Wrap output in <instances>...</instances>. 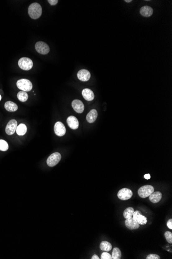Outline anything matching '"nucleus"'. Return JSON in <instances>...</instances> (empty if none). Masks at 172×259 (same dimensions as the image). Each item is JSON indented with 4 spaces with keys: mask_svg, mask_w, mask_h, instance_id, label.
I'll list each match as a JSON object with an SVG mask.
<instances>
[{
    "mask_svg": "<svg viewBox=\"0 0 172 259\" xmlns=\"http://www.w3.org/2000/svg\"><path fill=\"white\" fill-rule=\"evenodd\" d=\"M42 7L38 3H33L29 6L28 12L29 16L33 19H37L42 15Z\"/></svg>",
    "mask_w": 172,
    "mask_h": 259,
    "instance_id": "nucleus-1",
    "label": "nucleus"
},
{
    "mask_svg": "<svg viewBox=\"0 0 172 259\" xmlns=\"http://www.w3.org/2000/svg\"><path fill=\"white\" fill-rule=\"evenodd\" d=\"M17 86L19 89L26 92L30 91L33 88V84L31 81L26 79H21L18 80Z\"/></svg>",
    "mask_w": 172,
    "mask_h": 259,
    "instance_id": "nucleus-2",
    "label": "nucleus"
},
{
    "mask_svg": "<svg viewBox=\"0 0 172 259\" xmlns=\"http://www.w3.org/2000/svg\"><path fill=\"white\" fill-rule=\"evenodd\" d=\"M18 65L22 70H29L33 66V62L29 58L23 57L19 60Z\"/></svg>",
    "mask_w": 172,
    "mask_h": 259,
    "instance_id": "nucleus-3",
    "label": "nucleus"
},
{
    "mask_svg": "<svg viewBox=\"0 0 172 259\" xmlns=\"http://www.w3.org/2000/svg\"><path fill=\"white\" fill-rule=\"evenodd\" d=\"M154 191V188L151 185H145L140 188L138 191V194L141 198H145L149 197Z\"/></svg>",
    "mask_w": 172,
    "mask_h": 259,
    "instance_id": "nucleus-4",
    "label": "nucleus"
},
{
    "mask_svg": "<svg viewBox=\"0 0 172 259\" xmlns=\"http://www.w3.org/2000/svg\"><path fill=\"white\" fill-rule=\"evenodd\" d=\"M61 158V156L59 153H54L48 157L47 161V164L51 167L55 166L59 163Z\"/></svg>",
    "mask_w": 172,
    "mask_h": 259,
    "instance_id": "nucleus-5",
    "label": "nucleus"
},
{
    "mask_svg": "<svg viewBox=\"0 0 172 259\" xmlns=\"http://www.w3.org/2000/svg\"><path fill=\"white\" fill-rule=\"evenodd\" d=\"M35 49L37 52L43 55L47 54L50 52L49 46L43 41H38L36 43L35 45Z\"/></svg>",
    "mask_w": 172,
    "mask_h": 259,
    "instance_id": "nucleus-6",
    "label": "nucleus"
},
{
    "mask_svg": "<svg viewBox=\"0 0 172 259\" xmlns=\"http://www.w3.org/2000/svg\"><path fill=\"white\" fill-rule=\"evenodd\" d=\"M133 195V192L130 189L124 188L118 192V197L120 200H127L131 198Z\"/></svg>",
    "mask_w": 172,
    "mask_h": 259,
    "instance_id": "nucleus-7",
    "label": "nucleus"
},
{
    "mask_svg": "<svg viewBox=\"0 0 172 259\" xmlns=\"http://www.w3.org/2000/svg\"><path fill=\"white\" fill-rule=\"evenodd\" d=\"M17 124L18 123H17V120L14 119L9 121L5 128V132L6 134L8 135H12L14 134V133H15L16 131V129L18 126Z\"/></svg>",
    "mask_w": 172,
    "mask_h": 259,
    "instance_id": "nucleus-8",
    "label": "nucleus"
},
{
    "mask_svg": "<svg viewBox=\"0 0 172 259\" xmlns=\"http://www.w3.org/2000/svg\"><path fill=\"white\" fill-rule=\"evenodd\" d=\"M133 218L140 225H144L147 222L146 217L144 216L139 210H136L133 214Z\"/></svg>",
    "mask_w": 172,
    "mask_h": 259,
    "instance_id": "nucleus-9",
    "label": "nucleus"
},
{
    "mask_svg": "<svg viewBox=\"0 0 172 259\" xmlns=\"http://www.w3.org/2000/svg\"><path fill=\"white\" fill-rule=\"evenodd\" d=\"M54 131L55 134L59 137H62L66 133V130L64 124L61 122H56L54 126Z\"/></svg>",
    "mask_w": 172,
    "mask_h": 259,
    "instance_id": "nucleus-10",
    "label": "nucleus"
},
{
    "mask_svg": "<svg viewBox=\"0 0 172 259\" xmlns=\"http://www.w3.org/2000/svg\"><path fill=\"white\" fill-rule=\"evenodd\" d=\"M72 106L75 111L78 113H82L83 112L85 109V106L82 101L79 99H75L72 102Z\"/></svg>",
    "mask_w": 172,
    "mask_h": 259,
    "instance_id": "nucleus-11",
    "label": "nucleus"
},
{
    "mask_svg": "<svg viewBox=\"0 0 172 259\" xmlns=\"http://www.w3.org/2000/svg\"><path fill=\"white\" fill-rule=\"evenodd\" d=\"M77 78L80 81H88L91 78L90 73L87 69H81L77 73Z\"/></svg>",
    "mask_w": 172,
    "mask_h": 259,
    "instance_id": "nucleus-12",
    "label": "nucleus"
},
{
    "mask_svg": "<svg viewBox=\"0 0 172 259\" xmlns=\"http://www.w3.org/2000/svg\"><path fill=\"white\" fill-rule=\"evenodd\" d=\"M66 122L70 128L72 130H76L79 128V122L76 117L74 116H70L68 117Z\"/></svg>",
    "mask_w": 172,
    "mask_h": 259,
    "instance_id": "nucleus-13",
    "label": "nucleus"
},
{
    "mask_svg": "<svg viewBox=\"0 0 172 259\" xmlns=\"http://www.w3.org/2000/svg\"><path fill=\"white\" fill-rule=\"evenodd\" d=\"M125 223L126 227L130 230H135L138 229L140 227V224L133 219V217L128 219H126Z\"/></svg>",
    "mask_w": 172,
    "mask_h": 259,
    "instance_id": "nucleus-14",
    "label": "nucleus"
},
{
    "mask_svg": "<svg viewBox=\"0 0 172 259\" xmlns=\"http://www.w3.org/2000/svg\"><path fill=\"white\" fill-rule=\"evenodd\" d=\"M82 95L86 101H92L94 98V94L92 90H91L89 88L84 89L82 91Z\"/></svg>",
    "mask_w": 172,
    "mask_h": 259,
    "instance_id": "nucleus-15",
    "label": "nucleus"
},
{
    "mask_svg": "<svg viewBox=\"0 0 172 259\" xmlns=\"http://www.w3.org/2000/svg\"><path fill=\"white\" fill-rule=\"evenodd\" d=\"M140 12L144 17H149L153 14V9L150 6H144L141 8Z\"/></svg>",
    "mask_w": 172,
    "mask_h": 259,
    "instance_id": "nucleus-16",
    "label": "nucleus"
},
{
    "mask_svg": "<svg viewBox=\"0 0 172 259\" xmlns=\"http://www.w3.org/2000/svg\"><path fill=\"white\" fill-rule=\"evenodd\" d=\"M97 115L98 113L95 109L91 110L86 116V119L88 122H89V123H92L95 122L97 117Z\"/></svg>",
    "mask_w": 172,
    "mask_h": 259,
    "instance_id": "nucleus-17",
    "label": "nucleus"
},
{
    "mask_svg": "<svg viewBox=\"0 0 172 259\" xmlns=\"http://www.w3.org/2000/svg\"><path fill=\"white\" fill-rule=\"evenodd\" d=\"M4 107L5 109L8 112H15L18 109L17 104L11 101H6Z\"/></svg>",
    "mask_w": 172,
    "mask_h": 259,
    "instance_id": "nucleus-18",
    "label": "nucleus"
},
{
    "mask_svg": "<svg viewBox=\"0 0 172 259\" xmlns=\"http://www.w3.org/2000/svg\"><path fill=\"white\" fill-rule=\"evenodd\" d=\"M150 197V200L152 202L157 203L160 201L162 198V194L159 191L153 192Z\"/></svg>",
    "mask_w": 172,
    "mask_h": 259,
    "instance_id": "nucleus-19",
    "label": "nucleus"
},
{
    "mask_svg": "<svg viewBox=\"0 0 172 259\" xmlns=\"http://www.w3.org/2000/svg\"><path fill=\"white\" fill-rule=\"evenodd\" d=\"M16 132L19 136H23L27 132V127L24 124H20L17 126Z\"/></svg>",
    "mask_w": 172,
    "mask_h": 259,
    "instance_id": "nucleus-20",
    "label": "nucleus"
},
{
    "mask_svg": "<svg viewBox=\"0 0 172 259\" xmlns=\"http://www.w3.org/2000/svg\"><path fill=\"white\" fill-rule=\"evenodd\" d=\"M100 248L102 250H103L104 252H109L110 250H111V244L107 241H103V242H102L100 244Z\"/></svg>",
    "mask_w": 172,
    "mask_h": 259,
    "instance_id": "nucleus-21",
    "label": "nucleus"
},
{
    "mask_svg": "<svg viewBox=\"0 0 172 259\" xmlns=\"http://www.w3.org/2000/svg\"><path fill=\"white\" fill-rule=\"evenodd\" d=\"M17 97L19 100L22 102H25L29 98V95L26 92L20 91L17 94Z\"/></svg>",
    "mask_w": 172,
    "mask_h": 259,
    "instance_id": "nucleus-22",
    "label": "nucleus"
},
{
    "mask_svg": "<svg viewBox=\"0 0 172 259\" xmlns=\"http://www.w3.org/2000/svg\"><path fill=\"white\" fill-rule=\"evenodd\" d=\"M134 209L133 207H128L124 210L123 213V216L125 219L130 218L133 217V214L134 213Z\"/></svg>",
    "mask_w": 172,
    "mask_h": 259,
    "instance_id": "nucleus-23",
    "label": "nucleus"
},
{
    "mask_svg": "<svg viewBox=\"0 0 172 259\" xmlns=\"http://www.w3.org/2000/svg\"><path fill=\"white\" fill-rule=\"evenodd\" d=\"M121 258V250L118 248H115L113 249V252L112 253V258L113 259H120Z\"/></svg>",
    "mask_w": 172,
    "mask_h": 259,
    "instance_id": "nucleus-24",
    "label": "nucleus"
},
{
    "mask_svg": "<svg viewBox=\"0 0 172 259\" xmlns=\"http://www.w3.org/2000/svg\"><path fill=\"white\" fill-rule=\"evenodd\" d=\"M8 148H9V146H8L7 142L4 140L1 139L0 140V151H7Z\"/></svg>",
    "mask_w": 172,
    "mask_h": 259,
    "instance_id": "nucleus-25",
    "label": "nucleus"
},
{
    "mask_svg": "<svg viewBox=\"0 0 172 259\" xmlns=\"http://www.w3.org/2000/svg\"><path fill=\"white\" fill-rule=\"evenodd\" d=\"M165 238L166 241H168V243H169L170 244L172 243V233L171 232L166 231L165 233Z\"/></svg>",
    "mask_w": 172,
    "mask_h": 259,
    "instance_id": "nucleus-26",
    "label": "nucleus"
},
{
    "mask_svg": "<svg viewBox=\"0 0 172 259\" xmlns=\"http://www.w3.org/2000/svg\"><path fill=\"white\" fill-rule=\"evenodd\" d=\"M102 259H112V256L109 253H108L107 252H103L101 255Z\"/></svg>",
    "mask_w": 172,
    "mask_h": 259,
    "instance_id": "nucleus-27",
    "label": "nucleus"
},
{
    "mask_svg": "<svg viewBox=\"0 0 172 259\" xmlns=\"http://www.w3.org/2000/svg\"><path fill=\"white\" fill-rule=\"evenodd\" d=\"M160 257L158 255L151 254L147 257V259H160Z\"/></svg>",
    "mask_w": 172,
    "mask_h": 259,
    "instance_id": "nucleus-28",
    "label": "nucleus"
},
{
    "mask_svg": "<svg viewBox=\"0 0 172 259\" xmlns=\"http://www.w3.org/2000/svg\"><path fill=\"white\" fill-rule=\"evenodd\" d=\"M48 2L50 5L54 6L57 4L58 1V0H48Z\"/></svg>",
    "mask_w": 172,
    "mask_h": 259,
    "instance_id": "nucleus-29",
    "label": "nucleus"
},
{
    "mask_svg": "<svg viewBox=\"0 0 172 259\" xmlns=\"http://www.w3.org/2000/svg\"><path fill=\"white\" fill-rule=\"evenodd\" d=\"M167 226H168V227L170 229H172V219H170L168 221V223H167Z\"/></svg>",
    "mask_w": 172,
    "mask_h": 259,
    "instance_id": "nucleus-30",
    "label": "nucleus"
},
{
    "mask_svg": "<svg viewBox=\"0 0 172 259\" xmlns=\"http://www.w3.org/2000/svg\"><path fill=\"white\" fill-rule=\"evenodd\" d=\"M144 178L147 179V180L150 179L151 178V175H150V174H147L144 175Z\"/></svg>",
    "mask_w": 172,
    "mask_h": 259,
    "instance_id": "nucleus-31",
    "label": "nucleus"
},
{
    "mask_svg": "<svg viewBox=\"0 0 172 259\" xmlns=\"http://www.w3.org/2000/svg\"><path fill=\"white\" fill-rule=\"evenodd\" d=\"M91 259H100V258H99V257H98L97 256V255H93V256H92V258H91Z\"/></svg>",
    "mask_w": 172,
    "mask_h": 259,
    "instance_id": "nucleus-32",
    "label": "nucleus"
},
{
    "mask_svg": "<svg viewBox=\"0 0 172 259\" xmlns=\"http://www.w3.org/2000/svg\"><path fill=\"white\" fill-rule=\"evenodd\" d=\"M124 1L126 2H127V3H130V2H132V1H131V0H125Z\"/></svg>",
    "mask_w": 172,
    "mask_h": 259,
    "instance_id": "nucleus-33",
    "label": "nucleus"
},
{
    "mask_svg": "<svg viewBox=\"0 0 172 259\" xmlns=\"http://www.w3.org/2000/svg\"><path fill=\"white\" fill-rule=\"evenodd\" d=\"M1 99H2L1 95H0V101H1Z\"/></svg>",
    "mask_w": 172,
    "mask_h": 259,
    "instance_id": "nucleus-34",
    "label": "nucleus"
}]
</instances>
